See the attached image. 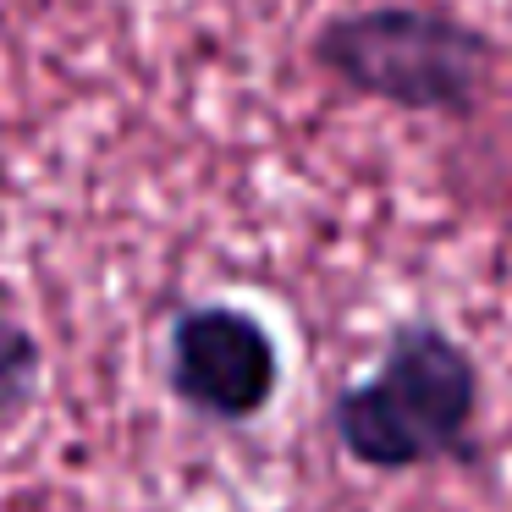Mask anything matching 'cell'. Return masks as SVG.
I'll use <instances>...</instances> for the list:
<instances>
[{"mask_svg":"<svg viewBox=\"0 0 512 512\" xmlns=\"http://www.w3.org/2000/svg\"><path fill=\"white\" fill-rule=\"evenodd\" d=\"M485 424V369L463 336L435 320H397L380 364L325 402L336 452L364 474L474 468Z\"/></svg>","mask_w":512,"mask_h":512,"instance_id":"obj_1","label":"cell"},{"mask_svg":"<svg viewBox=\"0 0 512 512\" xmlns=\"http://www.w3.org/2000/svg\"><path fill=\"white\" fill-rule=\"evenodd\" d=\"M309 61L358 100L413 116H474L496 83L501 45L441 6L380 0L320 23Z\"/></svg>","mask_w":512,"mask_h":512,"instance_id":"obj_2","label":"cell"},{"mask_svg":"<svg viewBox=\"0 0 512 512\" xmlns=\"http://www.w3.org/2000/svg\"><path fill=\"white\" fill-rule=\"evenodd\" d=\"M281 342L243 303H182L166 325V391L215 430L265 419L281 397Z\"/></svg>","mask_w":512,"mask_h":512,"instance_id":"obj_3","label":"cell"},{"mask_svg":"<svg viewBox=\"0 0 512 512\" xmlns=\"http://www.w3.org/2000/svg\"><path fill=\"white\" fill-rule=\"evenodd\" d=\"M45 397V342L23 320L0 314V424H17Z\"/></svg>","mask_w":512,"mask_h":512,"instance_id":"obj_4","label":"cell"}]
</instances>
